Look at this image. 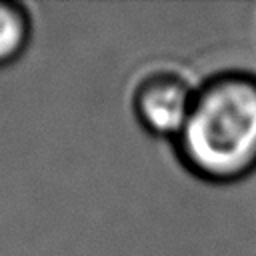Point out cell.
<instances>
[{"instance_id":"cell-2","label":"cell","mask_w":256,"mask_h":256,"mask_svg":"<svg viewBox=\"0 0 256 256\" xmlns=\"http://www.w3.org/2000/svg\"><path fill=\"white\" fill-rule=\"evenodd\" d=\"M196 86L180 72L154 70L136 82L130 108L146 134L172 144L186 126Z\"/></svg>"},{"instance_id":"cell-1","label":"cell","mask_w":256,"mask_h":256,"mask_svg":"<svg viewBox=\"0 0 256 256\" xmlns=\"http://www.w3.org/2000/svg\"><path fill=\"white\" fill-rule=\"evenodd\" d=\"M182 168L210 184L256 170V74L222 70L196 84L186 126L172 142Z\"/></svg>"},{"instance_id":"cell-3","label":"cell","mask_w":256,"mask_h":256,"mask_svg":"<svg viewBox=\"0 0 256 256\" xmlns=\"http://www.w3.org/2000/svg\"><path fill=\"white\" fill-rule=\"evenodd\" d=\"M32 16L20 2L0 0V68L18 62L32 40Z\"/></svg>"}]
</instances>
